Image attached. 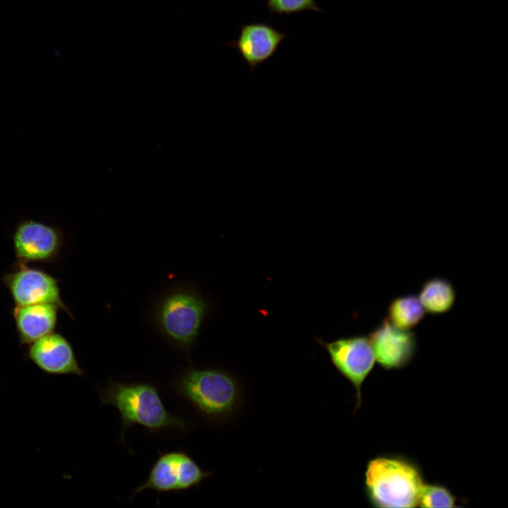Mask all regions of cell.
Segmentation results:
<instances>
[{
  "instance_id": "1",
  "label": "cell",
  "mask_w": 508,
  "mask_h": 508,
  "mask_svg": "<svg viewBox=\"0 0 508 508\" xmlns=\"http://www.w3.org/2000/svg\"><path fill=\"white\" fill-rule=\"evenodd\" d=\"M103 405H112L118 411L123 441L125 433L133 425H140L152 434L165 431L181 433L190 430L193 423L169 411L158 387L149 382H126L109 379L107 385L99 389Z\"/></svg>"
},
{
  "instance_id": "2",
  "label": "cell",
  "mask_w": 508,
  "mask_h": 508,
  "mask_svg": "<svg viewBox=\"0 0 508 508\" xmlns=\"http://www.w3.org/2000/svg\"><path fill=\"white\" fill-rule=\"evenodd\" d=\"M170 387L196 413L212 422L231 417L241 401L236 379L218 368L189 366L176 375Z\"/></svg>"
},
{
  "instance_id": "3",
  "label": "cell",
  "mask_w": 508,
  "mask_h": 508,
  "mask_svg": "<svg viewBox=\"0 0 508 508\" xmlns=\"http://www.w3.org/2000/svg\"><path fill=\"white\" fill-rule=\"evenodd\" d=\"M424 484L418 468L404 458L377 456L367 464L365 492L373 507H417Z\"/></svg>"
},
{
  "instance_id": "4",
  "label": "cell",
  "mask_w": 508,
  "mask_h": 508,
  "mask_svg": "<svg viewBox=\"0 0 508 508\" xmlns=\"http://www.w3.org/2000/svg\"><path fill=\"white\" fill-rule=\"evenodd\" d=\"M208 309L207 301L196 288L181 286L160 298L153 320L163 337L186 353L195 344Z\"/></svg>"
},
{
  "instance_id": "5",
  "label": "cell",
  "mask_w": 508,
  "mask_h": 508,
  "mask_svg": "<svg viewBox=\"0 0 508 508\" xmlns=\"http://www.w3.org/2000/svg\"><path fill=\"white\" fill-rule=\"evenodd\" d=\"M212 473L204 471L183 451L167 452L160 454L145 482L136 488L131 497L148 489L159 493L186 491L200 485Z\"/></svg>"
},
{
  "instance_id": "6",
  "label": "cell",
  "mask_w": 508,
  "mask_h": 508,
  "mask_svg": "<svg viewBox=\"0 0 508 508\" xmlns=\"http://www.w3.org/2000/svg\"><path fill=\"white\" fill-rule=\"evenodd\" d=\"M1 281L15 306L51 303L73 318L61 298L58 279L44 270L16 262L12 270L3 274Z\"/></svg>"
},
{
  "instance_id": "7",
  "label": "cell",
  "mask_w": 508,
  "mask_h": 508,
  "mask_svg": "<svg viewBox=\"0 0 508 508\" xmlns=\"http://www.w3.org/2000/svg\"><path fill=\"white\" fill-rule=\"evenodd\" d=\"M12 242L16 262L52 263L60 254L64 236L56 226L32 219H23L14 228Z\"/></svg>"
},
{
  "instance_id": "8",
  "label": "cell",
  "mask_w": 508,
  "mask_h": 508,
  "mask_svg": "<svg viewBox=\"0 0 508 508\" xmlns=\"http://www.w3.org/2000/svg\"><path fill=\"white\" fill-rule=\"evenodd\" d=\"M322 344L333 365L353 385L356 410L362 402L363 384L376 362L369 337L358 335Z\"/></svg>"
},
{
  "instance_id": "9",
  "label": "cell",
  "mask_w": 508,
  "mask_h": 508,
  "mask_svg": "<svg viewBox=\"0 0 508 508\" xmlns=\"http://www.w3.org/2000/svg\"><path fill=\"white\" fill-rule=\"evenodd\" d=\"M27 358L44 373L52 375H85L69 341L52 332L28 345Z\"/></svg>"
},
{
  "instance_id": "10",
  "label": "cell",
  "mask_w": 508,
  "mask_h": 508,
  "mask_svg": "<svg viewBox=\"0 0 508 508\" xmlns=\"http://www.w3.org/2000/svg\"><path fill=\"white\" fill-rule=\"evenodd\" d=\"M369 339L376 361L385 370L406 366L417 349L415 333L395 327L387 318L370 332Z\"/></svg>"
},
{
  "instance_id": "11",
  "label": "cell",
  "mask_w": 508,
  "mask_h": 508,
  "mask_svg": "<svg viewBox=\"0 0 508 508\" xmlns=\"http://www.w3.org/2000/svg\"><path fill=\"white\" fill-rule=\"evenodd\" d=\"M286 37L270 25L250 23L241 25L239 35L230 46L235 47L253 71L270 59Z\"/></svg>"
},
{
  "instance_id": "12",
  "label": "cell",
  "mask_w": 508,
  "mask_h": 508,
  "mask_svg": "<svg viewBox=\"0 0 508 508\" xmlns=\"http://www.w3.org/2000/svg\"><path fill=\"white\" fill-rule=\"evenodd\" d=\"M59 310L57 306L51 303L15 306L12 315L19 344L29 345L54 332Z\"/></svg>"
},
{
  "instance_id": "13",
  "label": "cell",
  "mask_w": 508,
  "mask_h": 508,
  "mask_svg": "<svg viewBox=\"0 0 508 508\" xmlns=\"http://www.w3.org/2000/svg\"><path fill=\"white\" fill-rule=\"evenodd\" d=\"M418 297L425 312L440 315L451 310L456 300V291L449 280L436 277L423 284Z\"/></svg>"
},
{
  "instance_id": "14",
  "label": "cell",
  "mask_w": 508,
  "mask_h": 508,
  "mask_svg": "<svg viewBox=\"0 0 508 508\" xmlns=\"http://www.w3.org/2000/svg\"><path fill=\"white\" fill-rule=\"evenodd\" d=\"M425 313L418 297L409 294L397 297L390 302L387 319L398 329L411 330L421 322Z\"/></svg>"
},
{
  "instance_id": "15",
  "label": "cell",
  "mask_w": 508,
  "mask_h": 508,
  "mask_svg": "<svg viewBox=\"0 0 508 508\" xmlns=\"http://www.w3.org/2000/svg\"><path fill=\"white\" fill-rule=\"evenodd\" d=\"M456 498L446 488L424 484L418 506L421 507H454Z\"/></svg>"
},
{
  "instance_id": "16",
  "label": "cell",
  "mask_w": 508,
  "mask_h": 508,
  "mask_svg": "<svg viewBox=\"0 0 508 508\" xmlns=\"http://www.w3.org/2000/svg\"><path fill=\"white\" fill-rule=\"evenodd\" d=\"M270 11L277 14H291L305 10L322 11L315 0H267Z\"/></svg>"
}]
</instances>
